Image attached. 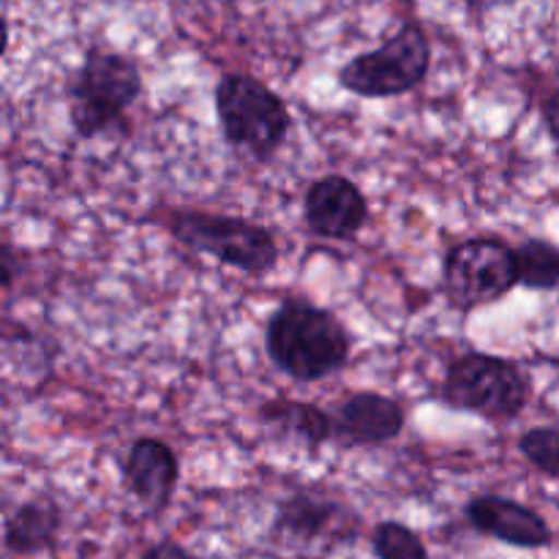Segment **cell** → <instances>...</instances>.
<instances>
[{"instance_id":"obj_1","label":"cell","mask_w":559,"mask_h":559,"mask_svg":"<svg viewBox=\"0 0 559 559\" xmlns=\"http://www.w3.org/2000/svg\"><path fill=\"white\" fill-rule=\"evenodd\" d=\"M265 349L273 366L295 382H320L347 366L353 336L333 311L287 298L267 320Z\"/></svg>"},{"instance_id":"obj_2","label":"cell","mask_w":559,"mask_h":559,"mask_svg":"<svg viewBox=\"0 0 559 559\" xmlns=\"http://www.w3.org/2000/svg\"><path fill=\"white\" fill-rule=\"evenodd\" d=\"M142 96V71L134 58L112 49H87L69 85V123L82 140H96L123 126Z\"/></svg>"},{"instance_id":"obj_3","label":"cell","mask_w":559,"mask_h":559,"mask_svg":"<svg viewBox=\"0 0 559 559\" xmlns=\"http://www.w3.org/2000/svg\"><path fill=\"white\" fill-rule=\"evenodd\" d=\"M222 134L235 151L267 162L293 129V115L284 98L246 71H229L213 91Z\"/></svg>"},{"instance_id":"obj_4","label":"cell","mask_w":559,"mask_h":559,"mask_svg":"<svg viewBox=\"0 0 559 559\" xmlns=\"http://www.w3.org/2000/svg\"><path fill=\"white\" fill-rule=\"evenodd\" d=\"M167 227L178 243L249 276H267L278 265L276 235L262 224L227 213L173 211Z\"/></svg>"},{"instance_id":"obj_5","label":"cell","mask_w":559,"mask_h":559,"mask_svg":"<svg viewBox=\"0 0 559 559\" xmlns=\"http://www.w3.org/2000/svg\"><path fill=\"white\" fill-rule=\"evenodd\" d=\"M431 69V38L418 20H407L377 49L349 58L336 80L360 98H396L415 91Z\"/></svg>"},{"instance_id":"obj_6","label":"cell","mask_w":559,"mask_h":559,"mask_svg":"<svg viewBox=\"0 0 559 559\" xmlns=\"http://www.w3.org/2000/svg\"><path fill=\"white\" fill-rule=\"evenodd\" d=\"M442 402L480 418L513 420L527 407L530 380L516 360L489 353H467L448 366Z\"/></svg>"},{"instance_id":"obj_7","label":"cell","mask_w":559,"mask_h":559,"mask_svg":"<svg viewBox=\"0 0 559 559\" xmlns=\"http://www.w3.org/2000/svg\"><path fill=\"white\" fill-rule=\"evenodd\" d=\"M519 287L516 246L500 238H467L442 257V293L459 311H475Z\"/></svg>"},{"instance_id":"obj_8","label":"cell","mask_w":559,"mask_h":559,"mask_svg":"<svg viewBox=\"0 0 559 559\" xmlns=\"http://www.w3.org/2000/svg\"><path fill=\"white\" fill-rule=\"evenodd\" d=\"M469 527L478 535L513 549H549L555 544L549 522L535 508L502 495H475L464 508Z\"/></svg>"},{"instance_id":"obj_9","label":"cell","mask_w":559,"mask_h":559,"mask_svg":"<svg viewBox=\"0 0 559 559\" xmlns=\"http://www.w3.org/2000/svg\"><path fill=\"white\" fill-rule=\"evenodd\" d=\"M304 218L317 238L349 240L369 222V200L344 175H325L306 191Z\"/></svg>"},{"instance_id":"obj_10","label":"cell","mask_w":559,"mask_h":559,"mask_svg":"<svg viewBox=\"0 0 559 559\" xmlns=\"http://www.w3.org/2000/svg\"><path fill=\"white\" fill-rule=\"evenodd\" d=\"M407 426V413L391 396L374 391L349 393L333 413V442L338 448H377L393 442Z\"/></svg>"},{"instance_id":"obj_11","label":"cell","mask_w":559,"mask_h":559,"mask_svg":"<svg viewBox=\"0 0 559 559\" xmlns=\"http://www.w3.org/2000/svg\"><path fill=\"white\" fill-rule=\"evenodd\" d=\"M123 486L142 508L151 513L167 511L178 491L180 462L178 453L156 437H140L131 442L120 464Z\"/></svg>"},{"instance_id":"obj_12","label":"cell","mask_w":559,"mask_h":559,"mask_svg":"<svg viewBox=\"0 0 559 559\" xmlns=\"http://www.w3.org/2000/svg\"><path fill=\"white\" fill-rule=\"evenodd\" d=\"M338 513H342V506L331 497L298 491L276 506L271 533L289 546H309L333 527Z\"/></svg>"},{"instance_id":"obj_13","label":"cell","mask_w":559,"mask_h":559,"mask_svg":"<svg viewBox=\"0 0 559 559\" xmlns=\"http://www.w3.org/2000/svg\"><path fill=\"white\" fill-rule=\"evenodd\" d=\"M63 527V511L49 497L22 502L5 516L3 546L14 557H33L52 549Z\"/></svg>"},{"instance_id":"obj_14","label":"cell","mask_w":559,"mask_h":559,"mask_svg":"<svg viewBox=\"0 0 559 559\" xmlns=\"http://www.w3.org/2000/svg\"><path fill=\"white\" fill-rule=\"evenodd\" d=\"M260 420L267 431L309 451H320L325 442H333V415L317 404L271 399L260 407Z\"/></svg>"},{"instance_id":"obj_15","label":"cell","mask_w":559,"mask_h":559,"mask_svg":"<svg viewBox=\"0 0 559 559\" xmlns=\"http://www.w3.org/2000/svg\"><path fill=\"white\" fill-rule=\"evenodd\" d=\"M516 262L522 287L538 293L559 287V246L544 238H530L516 246Z\"/></svg>"},{"instance_id":"obj_16","label":"cell","mask_w":559,"mask_h":559,"mask_svg":"<svg viewBox=\"0 0 559 559\" xmlns=\"http://www.w3.org/2000/svg\"><path fill=\"white\" fill-rule=\"evenodd\" d=\"M371 551L377 559H431L424 538L402 522H380L371 530Z\"/></svg>"},{"instance_id":"obj_17","label":"cell","mask_w":559,"mask_h":559,"mask_svg":"<svg viewBox=\"0 0 559 559\" xmlns=\"http://www.w3.org/2000/svg\"><path fill=\"white\" fill-rule=\"evenodd\" d=\"M519 453L546 478L559 480V426H533L519 437Z\"/></svg>"},{"instance_id":"obj_18","label":"cell","mask_w":559,"mask_h":559,"mask_svg":"<svg viewBox=\"0 0 559 559\" xmlns=\"http://www.w3.org/2000/svg\"><path fill=\"white\" fill-rule=\"evenodd\" d=\"M140 559H200V557L191 555V551L186 549V546H180L178 540L164 538V540H158V544L147 546V549L142 551Z\"/></svg>"},{"instance_id":"obj_19","label":"cell","mask_w":559,"mask_h":559,"mask_svg":"<svg viewBox=\"0 0 559 559\" xmlns=\"http://www.w3.org/2000/svg\"><path fill=\"white\" fill-rule=\"evenodd\" d=\"M540 118H544L549 140L555 142V145H559V87L544 98V104H540Z\"/></svg>"},{"instance_id":"obj_20","label":"cell","mask_w":559,"mask_h":559,"mask_svg":"<svg viewBox=\"0 0 559 559\" xmlns=\"http://www.w3.org/2000/svg\"><path fill=\"white\" fill-rule=\"evenodd\" d=\"M0 282H3V293L9 295L11 287L16 284V254L14 249H11L9 240H3V254H0Z\"/></svg>"}]
</instances>
